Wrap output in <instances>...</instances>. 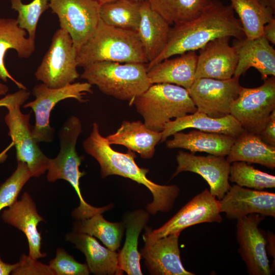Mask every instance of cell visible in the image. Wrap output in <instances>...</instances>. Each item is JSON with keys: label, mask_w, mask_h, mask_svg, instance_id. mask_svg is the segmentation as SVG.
Masks as SVG:
<instances>
[{"label": "cell", "mask_w": 275, "mask_h": 275, "mask_svg": "<svg viewBox=\"0 0 275 275\" xmlns=\"http://www.w3.org/2000/svg\"><path fill=\"white\" fill-rule=\"evenodd\" d=\"M230 1L239 17L245 38L254 39L262 37L264 25L274 17L275 12L259 0Z\"/></svg>", "instance_id": "obj_29"}, {"label": "cell", "mask_w": 275, "mask_h": 275, "mask_svg": "<svg viewBox=\"0 0 275 275\" xmlns=\"http://www.w3.org/2000/svg\"><path fill=\"white\" fill-rule=\"evenodd\" d=\"M230 166L229 180L237 185L256 190L275 187V176L255 169L244 161Z\"/></svg>", "instance_id": "obj_33"}, {"label": "cell", "mask_w": 275, "mask_h": 275, "mask_svg": "<svg viewBox=\"0 0 275 275\" xmlns=\"http://www.w3.org/2000/svg\"><path fill=\"white\" fill-rule=\"evenodd\" d=\"M264 81L256 88L242 87L230 110L245 131L258 134L275 109V76Z\"/></svg>", "instance_id": "obj_8"}, {"label": "cell", "mask_w": 275, "mask_h": 275, "mask_svg": "<svg viewBox=\"0 0 275 275\" xmlns=\"http://www.w3.org/2000/svg\"><path fill=\"white\" fill-rule=\"evenodd\" d=\"M189 128L235 138L245 131L240 123L231 114L215 118L197 111L168 122L161 132L160 142H165L168 138L177 132Z\"/></svg>", "instance_id": "obj_20"}, {"label": "cell", "mask_w": 275, "mask_h": 275, "mask_svg": "<svg viewBox=\"0 0 275 275\" xmlns=\"http://www.w3.org/2000/svg\"><path fill=\"white\" fill-rule=\"evenodd\" d=\"M239 79L236 76L224 80L200 78L187 91L197 111L212 118H221L230 114L232 104L242 87Z\"/></svg>", "instance_id": "obj_12"}, {"label": "cell", "mask_w": 275, "mask_h": 275, "mask_svg": "<svg viewBox=\"0 0 275 275\" xmlns=\"http://www.w3.org/2000/svg\"><path fill=\"white\" fill-rule=\"evenodd\" d=\"M87 93H93L92 85L88 82H73L59 88H51L43 83L35 85L32 90L35 99L22 106L31 108L34 113L35 124L32 133L36 142L49 143L53 140L55 130L50 125L49 118L58 102L68 98L84 102Z\"/></svg>", "instance_id": "obj_7"}, {"label": "cell", "mask_w": 275, "mask_h": 275, "mask_svg": "<svg viewBox=\"0 0 275 275\" xmlns=\"http://www.w3.org/2000/svg\"><path fill=\"white\" fill-rule=\"evenodd\" d=\"M18 263L8 264L4 262L0 257V275H8L17 267Z\"/></svg>", "instance_id": "obj_41"}, {"label": "cell", "mask_w": 275, "mask_h": 275, "mask_svg": "<svg viewBox=\"0 0 275 275\" xmlns=\"http://www.w3.org/2000/svg\"><path fill=\"white\" fill-rule=\"evenodd\" d=\"M100 6L95 0L49 1V8L57 15L60 28L71 36L77 53L98 26Z\"/></svg>", "instance_id": "obj_10"}, {"label": "cell", "mask_w": 275, "mask_h": 275, "mask_svg": "<svg viewBox=\"0 0 275 275\" xmlns=\"http://www.w3.org/2000/svg\"><path fill=\"white\" fill-rule=\"evenodd\" d=\"M180 233H173L154 240L144 241L140 254L153 275H195L183 266L179 246Z\"/></svg>", "instance_id": "obj_17"}, {"label": "cell", "mask_w": 275, "mask_h": 275, "mask_svg": "<svg viewBox=\"0 0 275 275\" xmlns=\"http://www.w3.org/2000/svg\"><path fill=\"white\" fill-rule=\"evenodd\" d=\"M50 0H33L24 4L22 0H10L11 9L17 12L19 26L26 31L28 38L35 40L37 24L41 15L49 8Z\"/></svg>", "instance_id": "obj_34"}, {"label": "cell", "mask_w": 275, "mask_h": 275, "mask_svg": "<svg viewBox=\"0 0 275 275\" xmlns=\"http://www.w3.org/2000/svg\"><path fill=\"white\" fill-rule=\"evenodd\" d=\"M178 166L172 178L182 172H190L201 176L210 187V193L219 200L231 187L229 177L230 163L225 156H197L179 151L176 155Z\"/></svg>", "instance_id": "obj_14"}, {"label": "cell", "mask_w": 275, "mask_h": 275, "mask_svg": "<svg viewBox=\"0 0 275 275\" xmlns=\"http://www.w3.org/2000/svg\"><path fill=\"white\" fill-rule=\"evenodd\" d=\"M268 246L266 250H268L269 255L273 257L274 260V235L272 233H268Z\"/></svg>", "instance_id": "obj_42"}, {"label": "cell", "mask_w": 275, "mask_h": 275, "mask_svg": "<svg viewBox=\"0 0 275 275\" xmlns=\"http://www.w3.org/2000/svg\"><path fill=\"white\" fill-rule=\"evenodd\" d=\"M65 238L85 255L90 273L96 275L123 274L118 266V253L102 246L93 236L73 231L68 233Z\"/></svg>", "instance_id": "obj_23"}, {"label": "cell", "mask_w": 275, "mask_h": 275, "mask_svg": "<svg viewBox=\"0 0 275 275\" xmlns=\"http://www.w3.org/2000/svg\"><path fill=\"white\" fill-rule=\"evenodd\" d=\"M233 46L238 57L233 76L239 77L251 67L265 80L275 76V50L263 36L254 39L234 38Z\"/></svg>", "instance_id": "obj_19"}, {"label": "cell", "mask_w": 275, "mask_h": 275, "mask_svg": "<svg viewBox=\"0 0 275 275\" xmlns=\"http://www.w3.org/2000/svg\"><path fill=\"white\" fill-rule=\"evenodd\" d=\"M150 7L170 24L198 17L212 0H146Z\"/></svg>", "instance_id": "obj_31"}, {"label": "cell", "mask_w": 275, "mask_h": 275, "mask_svg": "<svg viewBox=\"0 0 275 275\" xmlns=\"http://www.w3.org/2000/svg\"><path fill=\"white\" fill-rule=\"evenodd\" d=\"M17 267L12 272L13 275H54L49 265L38 262L29 255L22 254Z\"/></svg>", "instance_id": "obj_37"}, {"label": "cell", "mask_w": 275, "mask_h": 275, "mask_svg": "<svg viewBox=\"0 0 275 275\" xmlns=\"http://www.w3.org/2000/svg\"><path fill=\"white\" fill-rule=\"evenodd\" d=\"M48 265L54 275H88L90 273L87 263L77 262L61 248L57 250L54 258Z\"/></svg>", "instance_id": "obj_36"}, {"label": "cell", "mask_w": 275, "mask_h": 275, "mask_svg": "<svg viewBox=\"0 0 275 275\" xmlns=\"http://www.w3.org/2000/svg\"><path fill=\"white\" fill-rule=\"evenodd\" d=\"M170 28L167 45L161 53L149 63L147 70L174 55L196 51L209 41L222 37L240 39L245 37L241 22L230 5L212 0L197 18L173 24Z\"/></svg>", "instance_id": "obj_1"}, {"label": "cell", "mask_w": 275, "mask_h": 275, "mask_svg": "<svg viewBox=\"0 0 275 275\" xmlns=\"http://www.w3.org/2000/svg\"><path fill=\"white\" fill-rule=\"evenodd\" d=\"M259 2L263 6L275 12V0H259Z\"/></svg>", "instance_id": "obj_43"}, {"label": "cell", "mask_w": 275, "mask_h": 275, "mask_svg": "<svg viewBox=\"0 0 275 275\" xmlns=\"http://www.w3.org/2000/svg\"><path fill=\"white\" fill-rule=\"evenodd\" d=\"M100 61L148 63L136 32L108 25L101 19L76 54L78 67Z\"/></svg>", "instance_id": "obj_3"}, {"label": "cell", "mask_w": 275, "mask_h": 275, "mask_svg": "<svg viewBox=\"0 0 275 275\" xmlns=\"http://www.w3.org/2000/svg\"><path fill=\"white\" fill-rule=\"evenodd\" d=\"M173 138L166 141L168 148H181L192 153L204 152L210 155L226 156L228 155L235 137L214 132L193 130L188 133L181 131L173 135Z\"/></svg>", "instance_id": "obj_26"}, {"label": "cell", "mask_w": 275, "mask_h": 275, "mask_svg": "<svg viewBox=\"0 0 275 275\" xmlns=\"http://www.w3.org/2000/svg\"><path fill=\"white\" fill-rule=\"evenodd\" d=\"M83 68L80 78L103 94L127 101L130 105L152 85L145 64L100 61Z\"/></svg>", "instance_id": "obj_4"}, {"label": "cell", "mask_w": 275, "mask_h": 275, "mask_svg": "<svg viewBox=\"0 0 275 275\" xmlns=\"http://www.w3.org/2000/svg\"><path fill=\"white\" fill-rule=\"evenodd\" d=\"M97 2H98L100 5H103V4H106V3H110V2H114V1H117V0H95Z\"/></svg>", "instance_id": "obj_45"}, {"label": "cell", "mask_w": 275, "mask_h": 275, "mask_svg": "<svg viewBox=\"0 0 275 275\" xmlns=\"http://www.w3.org/2000/svg\"><path fill=\"white\" fill-rule=\"evenodd\" d=\"M8 91V86L0 81V96L6 95Z\"/></svg>", "instance_id": "obj_44"}, {"label": "cell", "mask_w": 275, "mask_h": 275, "mask_svg": "<svg viewBox=\"0 0 275 275\" xmlns=\"http://www.w3.org/2000/svg\"><path fill=\"white\" fill-rule=\"evenodd\" d=\"M132 1H134V2H138V3H140L144 0H131Z\"/></svg>", "instance_id": "obj_46"}, {"label": "cell", "mask_w": 275, "mask_h": 275, "mask_svg": "<svg viewBox=\"0 0 275 275\" xmlns=\"http://www.w3.org/2000/svg\"><path fill=\"white\" fill-rule=\"evenodd\" d=\"M124 230L123 222H108L101 213L88 218L76 220L73 227V231L97 237L107 248L114 251L119 249Z\"/></svg>", "instance_id": "obj_30"}, {"label": "cell", "mask_w": 275, "mask_h": 275, "mask_svg": "<svg viewBox=\"0 0 275 275\" xmlns=\"http://www.w3.org/2000/svg\"><path fill=\"white\" fill-rule=\"evenodd\" d=\"M264 218L254 213L237 219L238 253L250 275H270L271 272L267 254V240L259 228Z\"/></svg>", "instance_id": "obj_13"}, {"label": "cell", "mask_w": 275, "mask_h": 275, "mask_svg": "<svg viewBox=\"0 0 275 275\" xmlns=\"http://www.w3.org/2000/svg\"><path fill=\"white\" fill-rule=\"evenodd\" d=\"M133 104L145 125L157 132H162L172 119L197 111L187 90L171 84L151 85L135 99Z\"/></svg>", "instance_id": "obj_5"}, {"label": "cell", "mask_w": 275, "mask_h": 275, "mask_svg": "<svg viewBox=\"0 0 275 275\" xmlns=\"http://www.w3.org/2000/svg\"><path fill=\"white\" fill-rule=\"evenodd\" d=\"M76 54L69 33L64 29H58L35 73V77L51 88L74 82L80 76L77 70Z\"/></svg>", "instance_id": "obj_6"}, {"label": "cell", "mask_w": 275, "mask_h": 275, "mask_svg": "<svg viewBox=\"0 0 275 275\" xmlns=\"http://www.w3.org/2000/svg\"><path fill=\"white\" fill-rule=\"evenodd\" d=\"M227 156L230 163L244 161L275 168V146L265 143L259 134L245 130L236 137Z\"/></svg>", "instance_id": "obj_28"}, {"label": "cell", "mask_w": 275, "mask_h": 275, "mask_svg": "<svg viewBox=\"0 0 275 275\" xmlns=\"http://www.w3.org/2000/svg\"><path fill=\"white\" fill-rule=\"evenodd\" d=\"M218 203L220 212H224L230 220L254 213L264 217H275V194L273 193L236 184L231 186Z\"/></svg>", "instance_id": "obj_15"}, {"label": "cell", "mask_w": 275, "mask_h": 275, "mask_svg": "<svg viewBox=\"0 0 275 275\" xmlns=\"http://www.w3.org/2000/svg\"><path fill=\"white\" fill-rule=\"evenodd\" d=\"M150 217L147 211L138 209L126 213L123 223L126 229L124 245L118 253V266L120 271L128 275H142L141 256L138 251V239Z\"/></svg>", "instance_id": "obj_27"}, {"label": "cell", "mask_w": 275, "mask_h": 275, "mask_svg": "<svg viewBox=\"0 0 275 275\" xmlns=\"http://www.w3.org/2000/svg\"><path fill=\"white\" fill-rule=\"evenodd\" d=\"M230 38H216L199 49L195 79L209 78L224 80L234 76L238 57L235 47L229 44Z\"/></svg>", "instance_id": "obj_16"}, {"label": "cell", "mask_w": 275, "mask_h": 275, "mask_svg": "<svg viewBox=\"0 0 275 275\" xmlns=\"http://www.w3.org/2000/svg\"><path fill=\"white\" fill-rule=\"evenodd\" d=\"M22 105L13 103L7 106L8 113L5 121L16 149L17 161L27 164L32 177H38L47 171L49 158L42 151L33 137V126L30 123L31 114L22 113Z\"/></svg>", "instance_id": "obj_9"}, {"label": "cell", "mask_w": 275, "mask_h": 275, "mask_svg": "<svg viewBox=\"0 0 275 275\" xmlns=\"http://www.w3.org/2000/svg\"><path fill=\"white\" fill-rule=\"evenodd\" d=\"M140 20L136 33L149 63L166 47L171 27L150 7L146 0L140 2Z\"/></svg>", "instance_id": "obj_21"}, {"label": "cell", "mask_w": 275, "mask_h": 275, "mask_svg": "<svg viewBox=\"0 0 275 275\" xmlns=\"http://www.w3.org/2000/svg\"><path fill=\"white\" fill-rule=\"evenodd\" d=\"M263 37L269 42L275 44V17L265 24L263 28Z\"/></svg>", "instance_id": "obj_40"}, {"label": "cell", "mask_w": 275, "mask_h": 275, "mask_svg": "<svg viewBox=\"0 0 275 275\" xmlns=\"http://www.w3.org/2000/svg\"><path fill=\"white\" fill-rule=\"evenodd\" d=\"M161 132L149 129L142 121H124L117 131L106 138L111 145H120L139 153L143 159L154 155L155 146L160 142Z\"/></svg>", "instance_id": "obj_24"}, {"label": "cell", "mask_w": 275, "mask_h": 275, "mask_svg": "<svg viewBox=\"0 0 275 275\" xmlns=\"http://www.w3.org/2000/svg\"><path fill=\"white\" fill-rule=\"evenodd\" d=\"M26 32L21 28L16 19L0 17V79L5 82L11 79L19 89H26L21 82L9 73L4 58L7 51L14 49L19 58H30L36 49L35 40L26 38Z\"/></svg>", "instance_id": "obj_25"}, {"label": "cell", "mask_w": 275, "mask_h": 275, "mask_svg": "<svg viewBox=\"0 0 275 275\" xmlns=\"http://www.w3.org/2000/svg\"><path fill=\"white\" fill-rule=\"evenodd\" d=\"M82 146L85 152L98 162L102 178L120 176L143 184L150 190L153 201L146 206L150 214L159 211L168 213L172 209L180 192L179 187L177 185H160L148 179L147 174L149 170L136 164L134 152L128 150L126 153H122L114 150L100 134L97 123L93 124L92 131L83 141Z\"/></svg>", "instance_id": "obj_2"}, {"label": "cell", "mask_w": 275, "mask_h": 275, "mask_svg": "<svg viewBox=\"0 0 275 275\" xmlns=\"http://www.w3.org/2000/svg\"><path fill=\"white\" fill-rule=\"evenodd\" d=\"M140 3L117 0L100 6V17L108 25L136 32L140 20Z\"/></svg>", "instance_id": "obj_32"}, {"label": "cell", "mask_w": 275, "mask_h": 275, "mask_svg": "<svg viewBox=\"0 0 275 275\" xmlns=\"http://www.w3.org/2000/svg\"><path fill=\"white\" fill-rule=\"evenodd\" d=\"M259 134L265 143L275 146V109L271 113L266 125Z\"/></svg>", "instance_id": "obj_38"}, {"label": "cell", "mask_w": 275, "mask_h": 275, "mask_svg": "<svg viewBox=\"0 0 275 275\" xmlns=\"http://www.w3.org/2000/svg\"><path fill=\"white\" fill-rule=\"evenodd\" d=\"M30 92L26 89H19L16 92L6 94L0 99V107H6L8 105L13 103H20L22 105L29 99Z\"/></svg>", "instance_id": "obj_39"}, {"label": "cell", "mask_w": 275, "mask_h": 275, "mask_svg": "<svg viewBox=\"0 0 275 275\" xmlns=\"http://www.w3.org/2000/svg\"><path fill=\"white\" fill-rule=\"evenodd\" d=\"M3 221L22 231L29 244V256L35 260L44 258L41 252V236L37 229L39 223L44 221L38 213L36 205L30 195L24 192L20 199L5 208L2 214Z\"/></svg>", "instance_id": "obj_18"}, {"label": "cell", "mask_w": 275, "mask_h": 275, "mask_svg": "<svg viewBox=\"0 0 275 275\" xmlns=\"http://www.w3.org/2000/svg\"><path fill=\"white\" fill-rule=\"evenodd\" d=\"M166 59L147 69L150 83L171 84L189 89L195 80L198 54L189 51Z\"/></svg>", "instance_id": "obj_22"}, {"label": "cell", "mask_w": 275, "mask_h": 275, "mask_svg": "<svg viewBox=\"0 0 275 275\" xmlns=\"http://www.w3.org/2000/svg\"><path fill=\"white\" fill-rule=\"evenodd\" d=\"M218 200L205 188L194 197L160 227H145L144 241L154 240L173 233H180L190 226L205 223H221L223 218Z\"/></svg>", "instance_id": "obj_11"}, {"label": "cell", "mask_w": 275, "mask_h": 275, "mask_svg": "<svg viewBox=\"0 0 275 275\" xmlns=\"http://www.w3.org/2000/svg\"><path fill=\"white\" fill-rule=\"evenodd\" d=\"M32 177L27 164L17 161L15 170L0 184V212L14 203L24 185Z\"/></svg>", "instance_id": "obj_35"}]
</instances>
